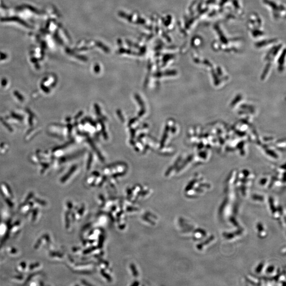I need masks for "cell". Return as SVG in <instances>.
<instances>
[{
    "label": "cell",
    "mask_w": 286,
    "mask_h": 286,
    "mask_svg": "<svg viewBox=\"0 0 286 286\" xmlns=\"http://www.w3.org/2000/svg\"><path fill=\"white\" fill-rule=\"evenodd\" d=\"M265 3H267V4L270 5L271 7H272L273 9L277 10V9H278V7H277V5H276V3L272 2L270 1H268V0H265Z\"/></svg>",
    "instance_id": "obj_1"
}]
</instances>
